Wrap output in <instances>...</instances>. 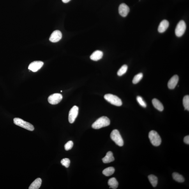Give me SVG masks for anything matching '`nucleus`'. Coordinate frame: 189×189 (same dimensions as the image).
Listing matches in <instances>:
<instances>
[{
  "mask_svg": "<svg viewBox=\"0 0 189 189\" xmlns=\"http://www.w3.org/2000/svg\"><path fill=\"white\" fill-rule=\"evenodd\" d=\"M110 120L109 118L105 116L100 117L92 125V128L95 129H98L102 128L109 126L110 124Z\"/></svg>",
  "mask_w": 189,
  "mask_h": 189,
  "instance_id": "nucleus-1",
  "label": "nucleus"
},
{
  "mask_svg": "<svg viewBox=\"0 0 189 189\" xmlns=\"http://www.w3.org/2000/svg\"><path fill=\"white\" fill-rule=\"evenodd\" d=\"M149 137L151 144L154 146H160L162 143L160 136L155 131L152 130L149 132Z\"/></svg>",
  "mask_w": 189,
  "mask_h": 189,
  "instance_id": "nucleus-2",
  "label": "nucleus"
},
{
  "mask_svg": "<svg viewBox=\"0 0 189 189\" xmlns=\"http://www.w3.org/2000/svg\"><path fill=\"white\" fill-rule=\"evenodd\" d=\"M13 122L15 125L21 127L26 129L30 131H33L34 130V127L32 124L22 119L15 118L13 119Z\"/></svg>",
  "mask_w": 189,
  "mask_h": 189,
  "instance_id": "nucleus-3",
  "label": "nucleus"
},
{
  "mask_svg": "<svg viewBox=\"0 0 189 189\" xmlns=\"http://www.w3.org/2000/svg\"><path fill=\"white\" fill-rule=\"evenodd\" d=\"M104 98L108 102L117 106H121L122 105L121 99L119 98L118 97L114 94H106L104 96Z\"/></svg>",
  "mask_w": 189,
  "mask_h": 189,
  "instance_id": "nucleus-4",
  "label": "nucleus"
},
{
  "mask_svg": "<svg viewBox=\"0 0 189 189\" xmlns=\"http://www.w3.org/2000/svg\"><path fill=\"white\" fill-rule=\"evenodd\" d=\"M111 139L115 143L119 146H122L124 145V141L119 131L116 129L112 131L110 134Z\"/></svg>",
  "mask_w": 189,
  "mask_h": 189,
  "instance_id": "nucleus-5",
  "label": "nucleus"
},
{
  "mask_svg": "<svg viewBox=\"0 0 189 189\" xmlns=\"http://www.w3.org/2000/svg\"><path fill=\"white\" fill-rule=\"evenodd\" d=\"M186 28L185 22L183 20H181L177 24L175 29V34L177 37H181L185 33Z\"/></svg>",
  "mask_w": 189,
  "mask_h": 189,
  "instance_id": "nucleus-6",
  "label": "nucleus"
},
{
  "mask_svg": "<svg viewBox=\"0 0 189 189\" xmlns=\"http://www.w3.org/2000/svg\"><path fill=\"white\" fill-rule=\"evenodd\" d=\"M63 98V96L61 94L59 93L53 94L48 97V102L52 105H57L61 102Z\"/></svg>",
  "mask_w": 189,
  "mask_h": 189,
  "instance_id": "nucleus-7",
  "label": "nucleus"
},
{
  "mask_svg": "<svg viewBox=\"0 0 189 189\" xmlns=\"http://www.w3.org/2000/svg\"><path fill=\"white\" fill-rule=\"evenodd\" d=\"M79 113V108L77 106H73L69 112L68 120L70 123H73L77 118Z\"/></svg>",
  "mask_w": 189,
  "mask_h": 189,
  "instance_id": "nucleus-8",
  "label": "nucleus"
},
{
  "mask_svg": "<svg viewBox=\"0 0 189 189\" xmlns=\"http://www.w3.org/2000/svg\"><path fill=\"white\" fill-rule=\"evenodd\" d=\"M43 63L41 61H35L30 64L28 69L33 72H36L40 70L43 65Z\"/></svg>",
  "mask_w": 189,
  "mask_h": 189,
  "instance_id": "nucleus-9",
  "label": "nucleus"
},
{
  "mask_svg": "<svg viewBox=\"0 0 189 189\" xmlns=\"http://www.w3.org/2000/svg\"><path fill=\"white\" fill-rule=\"evenodd\" d=\"M62 37L61 32L59 30H56L53 32L49 40L52 43H57L60 40Z\"/></svg>",
  "mask_w": 189,
  "mask_h": 189,
  "instance_id": "nucleus-10",
  "label": "nucleus"
},
{
  "mask_svg": "<svg viewBox=\"0 0 189 189\" xmlns=\"http://www.w3.org/2000/svg\"><path fill=\"white\" fill-rule=\"evenodd\" d=\"M119 13L123 17H125L130 11L129 6L125 4L122 3L119 5Z\"/></svg>",
  "mask_w": 189,
  "mask_h": 189,
  "instance_id": "nucleus-11",
  "label": "nucleus"
},
{
  "mask_svg": "<svg viewBox=\"0 0 189 189\" xmlns=\"http://www.w3.org/2000/svg\"><path fill=\"white\" fill-rule=\"evenodd\" d=\"M179 78L177 75H174L169 80L168 83V87L170 89H173L175 88L178 83Z\"/></svg>",
  "mask_w": 189,
  "mask_h": 189,
  "instance_id": "nucleus-12",
  "label": "nucleus"
},
{
  "mask_svg": "<svg viewBox=\"0 0 189 189\" xmlns=\"http://www.w3.org/2000/svg\"><path fill=\"white\" fill-rule=\"evenodd\" d=\"M169 22L166 20H164L161 22L158 28V31L160 33H163L165 32L169 26Z\"/></svg>",
  "mask_w": 189,
  "mask_h": 189,
  "instance_id": "nucleus-13",
  "label": "nucleus"
},
{
  "mask_svg": "<svg viewBox=\"0 0 189 189\" xmlns=\"http://www.w3.org/2000/svg\"><path fill=\"white\" fill-rule=\"evenodd\" d=\"M103 53L100 50H97L94 52L90 56L91 59L92 60L98 61L102 58Z\"/></svg>",
  "mask_w": 189,
  "mask_h": 189,
  "instance_id": "nucleus-14",
  "label": "nucleus"
},
{
  "mask_svg": "<svg viewBox=\"0 0 189 189\" xmlns=\"http://www.w3.org/2000/svg\"><path fill=\"white\" fill-rule=\"evenodd\" d=\"M103 163H109L113 162L115 158L112 152H108L105 157L102 159Z\"/></svg>",
  "mask_w": 189,
  "mask_h": 189,
  "instance_id": "nucleus-15",
  "label": "nucleus"
},
{
  "mask_svg": "<svg viewBox=\"0 0 189 189\" xmlns=\"http://www.w3.org/2000/svg\"><path fill=\"white\" fill-rule=\"evenodd\" d=\"M152 103L154 108L162 112L164 109L162 104L158 99L156 98L153 99Z\"/></svg>",
  "mask_w": 189,
  "mask_h": 189,
  "instance_id": "nucleus-16",
  "label": "nucleus"
},
{
  "mask_svg": "<svg viewBox=\"0 0 189 189\" xmlns=\"http://www.w3.org/2000/svg\"><path fill=\"white\" fill-rule=\"evenodd\" d=\"M42 183L41 179H36L31 184L29 187V189H38L40 188Z\"/></svg>",
  "mask_w": 189,
  "mask_h": 189,
  "instance_id": "nucleus-17",
  "label": "nucleus"
},
{
  "mask_svg": "<svg viewBox=\"0 0 189 189\" xmlns=\"http://www.w3.org/2000/svg\"><path fill=\"white\" fill-rule=\"evenodd\" d=\"M108 184L110 186V188L116 189L118 187L119 183L115 177H112L109 179L108 181Z\"/></svg>",
  "mask_w": 189,
  "mask_h": 189,
  "instance_id": "nucleus-18",
  "label": "nucleus"
},
{
  "mask_svg": "<svg viewBox=\"0 0 189 189\" xmlns=\"http://www.w3.org/2000/svg\"><path fill=\"white\" fill-rule=\"evenodd\" d=\"M115 171L114 168L113 167H110L104 170L102 172V173L105 176L108 177L112 176L114 174Z\"/></svg>",
  "mask_w": 189,
  "mask_h": 189,
  "instance_id": "nucleus-19",
  "label": "nucleus"
},
{
  "mask_svg": "<svg viewBox=\"0 0 189 189\" xmlns=\"http://www.w3.org/2000/svg\"><path fill=\"white\" fill-rule=\"evenodd\" d=\"M172 177L175 181L179 183H183L185 181V179L182 175L177 173L174 172L172 174Z\"/></svg>",
  "mask_w": 189,
  "mask_h": 189,
  "instance_id": "nucleus-20",
  "label": "nucleus"
},
{
  "mask_svg": "<svg viewBox=\"0 0 189 189\" xmlns=\"http://www.w3.org/2000/svg\"><path fill=\"white\" fill-rule=\"evenodd\" d=\"M148 179L152 186L156 187L158 184V178L153 175H150L148 176Z\"/></svg>",
  "mask_w": 189,
  "mask_h": 189,
  "instance_id": "nucleus-21",
  "label": "nucleus"
},
{
  "mask_svg": "<svg viewBox=\"0 0 189 189\" xmlns=\"http://www.w3.org/2000/svg\"><path fill=\"white\" fill-rule=\"evenodd\" d=\"M128 66L126 64H124L119 69L118 72H117V75L119 76H122L125 74L128 70Z\"/></svg>",
  "mask_w": 189,
  "mask_h": 189,
  "instance_id": "nucleus-22",
  "label": "nucleus"
},
{
  "mask_svg": "<svg viewBox=\"0 0 189 189\" xmlns=\"http://www.w3.org/2000/svg\"><path fill=\"white\" fill-rule=\"evenodd\" d=\"M183 104L185 109L189 111V96L186 95L184 96L183 100Z\"/></svg>",
  "mask_w": 189,
  "mask_h": 189,
  "instance_id": "nucleus-23",
  "label": "nucleus"
},
{
  "mask_svg": "<svg viewBox=\"0 0 189 189\" xmlns=\"http://www.w3.org/2000/svg\"><path fill=\"white\" fill-rule=\"evenodd\" d=\"M143 74L142 73H140L136 75L133 79L132 82L133 84H136L139 82L143 77Z\"/></svg>",
  "mask_w": 189,
  "mask_h": 189,
  "instance_id": "nucleus-24",
  "label": "nucleus"
},
{
  "mask_svg": "<svg viewBox=\"0 0 189 189\" xmlns=\"http://www.w3.org/2000/svg\"><path fill=\"white\" fill-rule=\"evenodd\" d=\"M137 100L138 103H139L142 107L144 108H146V102H145L141 96H138L137 98Z\"/></svg>",
  "mask_w": 189,
  "mask_h": 189,
  "instance_id": "nucleus-25",
  "label": "nucleus"
},
{
  "mask_svg": "<svg viewBox=\"0 0 189 189\" xmlns=\"http://www.w3.org/2000/svg\"><path fill=\"white\" fill-rule=\"evenodd\" d=\"M62 165L65 167L66 168H68L70 167V160L67 158L63 159L61 162Z\"/></svg>",
  "mask_w": 189,
  "mask_h": 189,
  "instance_id": "nucleus-26",
  "label": "nucleus"
},
{
  "mask_svg": "<svg viewBox=\"0 0 189 189\" xmlns=\"http://www.w3.org/2000/svg\"><path fill=\"white\" fill-rule=\"evenodd\" d=\"M73 146V142L72 141H69L64 145V149L66 151H68L72 149Z\"/></svg>",
  "mask_w": 189,
  "mask_h": 189,
  "instance_id": "nucleus-27",
  "label": "nucleus"
},
{
  "mask_svg": "<svg viewBox=\"0 0 189 189\" xmlns=\"http://www.w3.org/2000/svg\"><path fill=\"white\" fill-rule=\"evenodd\" d=\"M184 142L185 143L189 144V136H187L184 138Z\"/></svg>",
  "mask_w": 189,
  "mask_h": 189,
  "instance_id": "nucleus-28",
  "label": "nucleus"
},
{
  "mask_svg": "<svg viewBox=\"0 0 189 189\" xmlns=\"http://www.w3.org/2000/svg\"><path fill=\"white\" fill-rule=\"evenodd\" d=\"M62 1L64 3H68L69 2H70L71 0H62Z\"/></svg>",
  "mask_w": 189,
  "mask_h": 189,
  "instance_id": "nucleus-29",
  "label": "nucleus"
}]
</instances>
